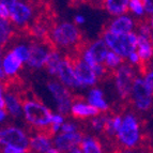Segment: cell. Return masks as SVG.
Listing matches in <instances>:
<instances>
[{"mask_svg":"<svg viewBox=\"0 0 153 153\" xmlns=\"http://www.w3.org/2000/svg\"><path fill=\"white\" fill-rule=\"evenodd\" d=\"M23 105V117L25 122L33 132H48L54 114L34 94L21 90L17 93Z\"/></svg>","mask_w":153,"mask_h":153,"instance_id":"1","label":"cell"},{"mask_svg":"<svg viewBox=\"0 0 153 153\" xmlns=\"http://www.w3.org/2000/svg\"><path fill=\"white\" fill-rule=\"evenodd\" d=\"M119 149L137 150L143 143V132L140 119L133 112L123 116L121 128L115 139Z\"/></svg>","mask_w":153,"mask_h":153,"instance_id":"2","label":"cell"},{"mask_svg":"<svg viewBox=\"0 0 153 153\" xmlns=\"http://www.w3.org/2000/svg\"><path fill=\"white\" fill-rule=\"evenodd\" d=\"M55 44L63 48H71V51L77 45L84 42V36L76 26L71 23H61L55 26L51 32Z\"/></svg>","mask_w":153,"mask_h":153,"instance_id":"3","label":"cell"},{"mask_svg":"<svg viewBox=\"0 0 153 153\" xmlns=\"http://www.w3.org/2000/svg\"><path fill=\"white\" fill-rule=\"evenodd\" d=\"M0 145L14 146L29 150L30 134L26 128H19L14 124L3 125L0 131Z\"/></svg>","mask_w":153,"mask_h":153,"instance_id":"4","label":"cell"},{"mask_svg":"<svg viewBox=\"0 0 153 153\" xmlns=\"http://www.w3.org/2000/svg\"><path fill=\"white\" fill-rule=\"evenodd\" d=\"M130 102L138 111H148L153 105V91L150 89L146 80L136 78L132 90Z\"/></svg>","mask_w":153,"mask_h":153,"instance_id":"5","label":"cell"},{"mask_svg":"<svg viewBox=\"0 0 153 153\" xmlns=\"http://www.w3.org/2000/svg\"><path fill=\"white\" fill-rule=\"evenodd\" d=\"M116 87L120 97L124 101H130L132 90L135 82V71L131 64H122L115 72Z\"/></svg>","mask_w":153,"mask_h":153,"instance_id":"6","label":"cell"},{"mask_svg":"<svg viewBox=\"0 0 153 153\" xmlns=\"http://www.w3.org/2000/svg\"><path fill=\"white\" fill-rule=\"evenodd\" d=\"M82 56L75 54V53H69L65 55L64 58L71 63L72 68L75 72V75L82 87L84 86H93L97 82V77L93 69L82 60Z\"/></svg>","mask_w":153,"mask_h":153,"instance_id":"7","label":"cell"},{"mask_svg":"<svg viewBox=\"0 0 153 153\" xmlns=\"http://www.w3.org/2000/svg\"><path fill=\"white\" fill-rule=\"evenodd\" d=\"M47 88L57 103L58 114H61L63 116H68L69 114H71L73 95L70 93L66 86H63L62 84L55 80H51L47 82Z\"/></svg>","mask_w":153,"mask_h":153,"instance_id":"8","label":"cell"},{"mask_svg":"<svg viewBox=\"0 0 153 153\" xmlns=\"http://www.w3.org/2000/svg\"><path fill=\"white\" fill-rule=\"evenodd\" d=\"M85 97L82 95H73V104H72L71 114L72 117L76 120H90L93 117L101 115L100 111L94 106L90 105L89 103L84 102Z\"/></svg>","mask_w":153,"mask_h":153,"instance_id":"9","label":"cell"},{"mask_svg":"<svg viewBox=\"0 0 153 153\" xmlns=\"http://www.w3.org/2000/svg\"><path fill=\"white\" fill-rule=\"evenodd\" d=\"M84 135L82 131L76 133H59L54 136V147L60 152L68 153L73 149L78 148Z\"/></svg>","mask_w":153,"mask_h":153,"instance_id":"10","label":"cell"},{"mask_svg":"<svg viewBox=\"0 0 153 153\" xmlns=\"http://www.w3.org/2000/svg\"><path fill=\"white\" fill-rule=\"evenodd\" d=\"M54 148V136L49 132L39 131L30 134V153H48L51 149Z\"/></svg>","mask_w":153,"mask_h":153,"instance_id":"11","label":"cell"},{"mask_svg":"<svg viewBox=\"0 0 153 153\" xmlns=\"http://www.w3.org/2000/svg\"><path fill=\"white\" fill-rule=\"evenodd\" d=\"M45 44L42 42L32 41L29 46V60L27 62L30 68L32 69H40L43 65H45V62L47 60V57L49 55V51L45 48Z\"/></svg>","mask_w":153,"mask_h":153,"instance_id":"12","label":"cell"},{"mask_svg":"<svg viewBox=\"0 0 153 153\" xmlns=\"http://www.w3.org/2000/svg\"><path fill=\"white\" fill-rule=\"evenodd\" d=\"M10 14L11 21L16 24L18 27H22V29H24L28 26L27 24L32 15V10L30 5L26 3L16 2L12 8H10Z\"/></svg>","mask_w":153,"mask_h":153,"instance_id":"13","label":"cell"},{"mask_svg":"<svg viewBox=\"0 0 153 153\" xmlns=\"http://www.w3.org/2000/svg\"><path fill=\"white\" fill-rule=\"evenodd\" d=\"M58 75L60 80L63 82V85H65L66 87H70V88L82 87V84L78 82L76 75H75V72L73 70V68H72L71 63L65 58L60 63Z\"/></svg>","mask_w":153,"mask_h":153,"instance_id":"14","label":"cell"},{"mask_svg":"<svg viewBox=\"0 0 153 153\" xmlns=\"http://www.w3.org/2000/svg\"><path fill=\"white\" fill-rule=\"evenodd\" d=\"M1 95L4 97L5 110L8 111L9 116H11L13 119L21 118L23 116V105H22V102L18 97L17 93H13L11 91H1Z\"/></svg>","mask_w":153,"mask_h":153,"instance_id":"15","label":"cell"},{"mask_svg":"<svg viewBox=\"0 0 153 153\" xmlns=\"http://www.w3.org/2000/svg\"><path fill=\"white\" fill-rule=\"evenodd\" d=\"M134 27V23H133L132 18L128 16H120L115 19L110 21L107 25H104L103 28L106 30H109L110 32L121 36V34H126V33L131 32V30Z\"/></svg>","mask_w":153,"mask_h":153,"instance_id":"16","label":"cell"},{"mask_svg":"<svg viewBox=\"0 0 153 153\" xmlns=\"http://www.w3.org/2000/svg\"><path fill=\"white\" fill-rule=\"evenodd\" d=\"M78 148L82 153H106L101 139L92 134H85Z\"/></svg>","mask_w":153,"mask_h":153,"instance_id":"17","label":"cell"},{"mask_svg":"<svg viewBox=\"0 0 153 153\" xmlns=\"http://www.w3.org/2000/svg\"><path fill=\"white\" fill-rule=\"evenodd\" d=\"M23 61L18 58L14 51H11L8 54L5 55L4 58L2 60V64H1V69L3 70L4 74L9 77H12L17 73V71L22 68Z\"/></svg>","mask_w":153,"mask_h":153,"instance_id":"18","label":"cell"},{"mask_svg":"<svg viewBox=\"0 0 153 153\" xmlns=\"http://www.w3.org/2000/svg\"><path fill=\"white\" fill-rule=\"evenodd\" d=\"M101 34H102V36L104 38L105 43L107 44V46H109L116 54H118L119 56H121L124 59L128 58V55L125 53L122 43H121L120 36L115 34V33L110 32L109 30H106V29H104V28L102 29V33H101Z\"/></svg>","mask_w":153,"mask_h":153,"instance_id":"19","label":"cell"},{"mask_svg":"<svg viewBox=\"0 0 153 153\" xmlns=\"http://www.w3.org/2000/svg\"><path fill=\"white\" fill-rule=\"evenodd\" d=\"M122 120H123V116H121L120 114L108 115L103 134L107 138H109V139H116L118 132H119V130L121 128V124H122Z\"/></svg>","mask_w":153,"mask_h":153,"instance_id":"20","label":"cell"},{"mask_svg":"<svg viewBox=\"0 0 153 153\" xmlns=\"http://www.w3.org/2000/svg\"><path fill=\"white\" fill-rule=\"evenodd\" d=\"M89 51L92 56H93V58H94V60L97 61V63L102 64L103 62H105L106 57L108 55V51L107 44L105 43L104 40L99 39V40L94 41L90 45Z\"/></svg>","mask_w":153,"mask_h":153,"instance_id":"21","label":"cell"},{"mask_svg":"<svg viewBox=\"0 0 153 153\" xmlns=\"http://www.w3.org/2000/svg\"><path fill=\"white\" fill-rule=\"evenodd\" d=\"M88 103L100 110L102 114H106L109 109V105L105 101L103 92L100 89H92L88 97Z\"/></svg>","mask_w":153,"mask_h":153,"instance_id":"22","label":"cell"},{"mask_svg":"<svg viewBox=\"0 0 153 153\" xmlns=\"http://www.w3.org/2000/svg\"><path fill=\"white\" fill-rule=\"evenodd\" d=\"M151 40L145 38V36H138V55L140 60L146 62H149L151 58L153 57V45L151 44Z\"/></svg>","mask_w":153,"mask_h":153,"instance_id":"23","label":"cell"},{"mask_svg":"<svg viewBox=\"0 0 153 153\" xmlns=\"http://www.w3.org/2000/svg\"><path fill=\"white\" fill-rule=\"evenodd\" d=\"M131 0H106V10L111 15H122L128 11Z\"/></svg>","mask_w":153,"mask_h":153,"instance_id":"24","label":"cell"},{"mask_svg":"<svg viewBox=\"0 0 153 153\" xmlns=\"http://www.w3.org/2000/svg\"><path fill=\"white\" fill-rule=\"evenodd\" d=\"M61 61L62 60H61V58H60V55H59V53L57 51V49L49 51V55L45 62V68L49 74H51V75L58 74Z\"/></svg>","mask_w":153,"mask_h":153,"instance_id":"25","label":"cell"},{"mask_svg":"<svg viewBox=\"0 0 153 153\" xmlns=\"http://www.w3.org/2000/svg\"><path fill=\"white\" fill-rule=\"evenodd\" d=\"M0 28H1V36H0V41H1V48H4V45L9 42L11 38L14 36V31L11 29V25L8 19H2L0 21Z\"/></svg>","mask_w":153,"mask_h":153,"instance_id":"26","label":"cell"},{"mask_svg":"<svg viewBox=\"0 0 153 153\" xmlns=\"http://www.w3.org/2000/svg\"><path fill=\"white\" fill-rule=\"evenodd\" d=\"M107 117L108 115H106V114H101L97 117H93L89 120V128L95 133H103Z\"/></svg>","mask_w":153,"mask_h":153,"instance_id":"27","label":"cell"},{"mask_svg":"<svg viewBox=\"0 0 153 153\" xmlns=\"http://www.w3.org/2000/svg\"><path fill=\"white\" fill-rule=\"evenodd\" d=\"M123 63H124V58L116 54L115 51H109L105 60V65L110 70H115L117 66L119 68V65Z\"/></svg>","mask_w":153,"mask_h":153,"instance_id":"28","label":"cell"},{"mask_svg":"<svg viewBox=\"0 0 153 153\" xmlns=\"http://www.w3.org/2000/svg\"><path fill=\"white\" fill-rule=\"evenodd\" d=\"M14 54L21 59L23 62H28L29 60V55H30V51H29V47L25 45H18L16 47H14L13 49Z\"/></svg>","mask_w":153,"mask_h":153,"instance_id":"29","label":"cell"},{"mask_svg":"<svg viewBox=\"0 0 153 153\" xmlns=\"http://www.w3.org/2000/svg\"><path fill=\"white\" fill-rule=\"evenodd\" d=\"M80 131H82L80 125L76 122H73V121H65L61 128L62 133H76L80 132Z\"/></svg>","mask_w":153,"mask_h":153,"instance_id":"30","label":"cell"},{"mask_svg":"<svg viewBox=\"0 0 153 153\" xmlns=\"http://www.w3.org/2000/svg\"><path fill=\"white\" fill-rule=\"evenodd\" d=\"M130 9L135 13L136 15L141 16L143 14V11H145V7L141 2L139 1H135V0H131L130 1Z\"/></svg>","mask_w":153,"mask_h":153,"instance_id":"31","label":"cell"},{"mask_svg":"<svg viewBox=\"0 0 153 153\" xmlns=\"http://www.w3.org/2000/svg\"><path fill=\"white\" fill-rule=\"evenodd\" d=\"M1 153H30V151L14 146H3L1 147Z\"/></svg>","mask_w":153,"mask_h":153,"instance_id":"32","label":"cell"},{"mask_svg":"<svg viewBox=\"0 0 153 153\" xmlns=\"http://www.w3.org/2000/svg\"><path fill=\"white\" fill-rule=\"evenodd\" d=\"M0 16H1L2 19H8L11 16L10 9L5 4H3V3H0Z\"/></svg>","mask_w":153,"mask_h":153,"instance_id":"33","label":"cell"},{"mask_svg":"<svg viewBox=\"0 0 153 153\" xmlns=\"http://www.w3.org/2000/svg\"><path fill=\"white\" fill-rule=\"evenodd\" d=\"M65 122V118L61 114H54L53 116V120H51V124H58V125H63Z\"/></svg>","mask_w":153,"mask_h":153,"instance_id":"34","label":"cell"},{"mask_svg":"<svg viewBox=\"0 0 153 153\" xmlns=\"http://www.w3.org/2000/svg\"><path fill=\"white\" fill-rule=\"evenodd\" d=\"M143 7H145V11L148 13V14H152L153 13V0H145Z\"/></svg>","mask_w":153,"mask_h":153,"instance_id":"35","label":"cell"},{"mask_svg":"<svg viewBox=\"0 0 153 153\" xmlns=\"http://www.w3.org/2000/svg\"><path fill=\"white\" fill-rule=\"evenodd\" d=\"M128 59H130V61L132 62L133 64H137V65H138V63H139V61H140L139 55H138V53H136V51L132 53V54L130 55V57H128Z\"/></svg>","mask_w":153,"mask_h":153,"instance_id":"36","label":"cell"},{"mask_svg":"<svg viewBox=\"0 0 153 153\" xmlns=\"http://www.w3.org/2000/svg\"><path fill=\"white\" fill-rule=\"evenodd\" d=\"M145 80H146V82H147V85H148L149 87H150V89L153 91V70L149 72L148 75L146 76Z\"/></svg>","mask_w":153,"mask_h":153,"instance_id":"37","label":"cell"},{"mask_svg":"<svg viewBox=\"0 0 153 153\" xmlns=\"http://www.w3.org/2000/svg\"><path fill=\"white\" fill-rule=\"evenodd\" d=\"M17 2V0H1V3H3V4H5L7 7H8L9 9L12 8L13 5L15 4V3Z\"/></svg>","mask_w":153,"mask_h":153,"instance_id":"38","label":"cell"},{"mask_svg":"<svg viewBox=\"0 0 153 153\" xmlns=\"http://www.w3.org/2000/svg\"><path fill=\"white\" fill-rule=\"evenodd\" d=\"M8 116H9V114H8V111L5 109H0V120H1V122H4L5 121V119H8Z\"/></svg>","mask_w":153,"mask_h":153,"instance_id":"39","label":"cell"},{"mask_svg":"<svg viewBox=\"0 0 153 153\" xmlns=\"http://www.w3.org/2000/svg\"><path fill=\"white\" fill-rule=\"evenodd\" d=\"M74 21H75V23H76V24L80 25V24L85 23V17H84V16H82V15H77V16H75Z\"/></svg>","mask_w":153,"mask_h":153,"instance_id":"40","label":"cell"},{"mask_svg":"<svg viewBox=\"0 0 153 153\" xmlns=\"http://www.w3.org/2000/svg\"><path fill=\"white\" fill-rule=\"evenodd\" d=\"M118 152L119 153H137L136 150H128V149H119V148H118Z\"/></svg>","mask_w":153,"mask_h":153,"instance_id":"41","label":"cell"},{"mask_svg":"<svg viewBox=\"0 0 153 153\" xmlns=\"http://www.w3.org/2000/svg\"><path fill=\"white\" fill-rule=\"evenodd\" d=\"M68 153H82V152L80 151V149L79 148H75V149H73V150L69 151Z\"/></svg>","mask_w":153,"mask_h":153,"instance_id":"42","label":"cell"},{"mask_svg":"<svg viewBox=\"0 0 153 153\" xmlns=\"http://www.w3.org/2000/svg\"><path fill=\"white\" fill-rule=\"evenodd\" d=\"M48 153H62V152H60V151L58 150V149H56L54 147V148L53 149H51V150H49V152Z\"/></svg>","mask_w":153,"mask_h":153,"instance_id":"43","label":"cell"},{"mask_svg":"<svg viewBox=\"0 0 153 153\" xmlns=\"http://www.w3.org/2000/svg\"><path fill=\"white\" fill-rule=\"evenodd\" d=\"M135 1H139V2H141L143 4L145 3V0H135Z\"/></svg>","mask_w":153,"mask_h":153,"instance_id":"44","label":"cell"},{"mask_svg":"<svg viewBox=\"0 0 153 153\" xmlns=\"http://www.w3.org/2000/svg\"><path fill=\"white\" fill-rule=\"evenodd\" d=\"M151 26H152V28H153V16H152V19H151Z\"/></svg>","mask_w":153,"mask_h":153,"instance_id":"45","label":"cell"},{"mask_svg":"<svg viewBox=\"0 0 153 153\" xmlns=\"http://www.w3.org/2000/svg\"><path fill=\"white\" fill-rule=\"evenodd\" d=\"M114 153H119V152H118V150H116V151H115V152H114Z\"/></svg>","mask_w":153,"mask_h":153,"instance_id":"46","label":"cell"},{"mask_svg":"<svg viewBox=\"0 0 153 153\" xmlns=\"http://www.w3.org/2000/svg\"><path fill=\"white\" fill-rule=\"evenodd\" d=\"M152 44H153V38H152Z\"/></svg>","mask_w":153,"mask_h":153,"instance_id":"47","label":"cell"},{"mask_svg":"<svg viewBox=\"0 0 153 153\" xmlns=\"http://www.w3.org/2000/svg\"><path fill=\"white\" fill-rule=\"evenodd\" d=\"M74 1H77V0H74Z\"/></svg>","mask_w":153,"mask_h":153,"instance_id":"48","label":"cell"}]
</instances>
